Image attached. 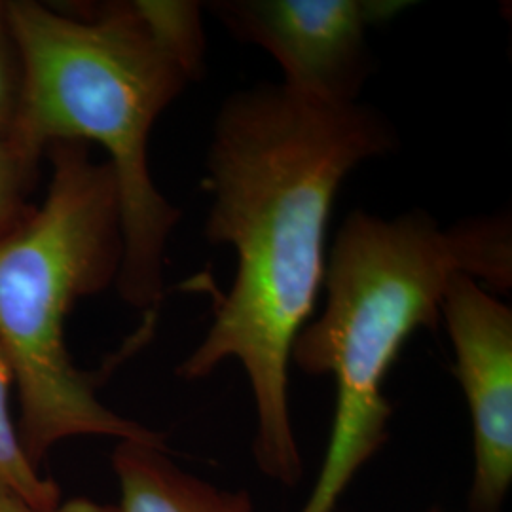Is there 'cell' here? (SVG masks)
Returning <instances> with one entry per match:
<instances>
[{
  "label": "cell",
  "instance_id": "6",
  "mask_svg": "<svg viewBox=\"0 0 512 512\" xmlns=\"http://www.w3.org/2000/svg\"><path fill=\"white\" fill-rule=\"evenodd\" d=\"M473 425V512H499L512 484V310L471 275H454L440 304Z\"/></svg>",
  "mask_w": 512,
  "mask_h": 512
},
{
  "label": "cell",
  "instance_id": "2",
  "mask_svg": "<svg viewBox=\"0 0 512 512\" xmlns=\"http://www.w3.org/2000/svg\"><path fill=\"white\" fill-rule=\"evenodd\" d=\"M8 19L23 69L10 139L35 165L61 141L107 152L124 243L116 287L131 306L156 310L181 211L152 181L148 137L205 69L202 4L135 0L69 14L23 0L8 2Z\"/></svg>",
  "mask_w": 512,
  "mask_h": 512
},
{
  "label": "cell",
  "instance_id": "7",
  "mask_svg": "<svg viewBox=\"0 0 512 512\" xmlns=\"http://www.w3.org/2000/svg\"><path fill=\"white\" fill-rule=\"evenodd\" d=\"M118 512H255L247 492L222 490L165 456V446L120 440L112 456Z\"/></svg>",
  "mask_w": 512,
  "mask_h": 512
},
{
  "label": "cell",
  "instance_id": "3",
  "mask_svg": "<svg viewBox=\"0 0 512 512\" xmlns=\"http://www.w3.org/2000/svg\"><path fill=\"white\" fill-rule=\"evenodd\" d=\"M494 294L512 285L511 219L476 217L442 228L414 209L393 219L351 211L325 272V306L294 342L291 363L336 387L329 446L300 512H332L387 440L393 406L387 374L418 329L437 330L454 275Z\"/></svg>",
  "mask_w": 512,
  "mask_h": 512
},
{
  "label": "cell",
  "instance_id": "8",
  "mask_svg": "<svg viewBox=\"0 0 512 512\" xmlns=\"http://www.w3.org/2000/svg\"><path fill=\"white\" fill-rule=\"evenodd\" d=\"M12 384V370L0 351V497L16 499L35 509H55L61 505V492L27 458L10 416L8 395Z\"/></svg>",
  "mask_w": 512,
  "mask_h": 512
},
{
  "label": "cell",
  "instance_id": "11",
  "mask_svg": "<svg viewBox=\"0 0 512 512\" xmlns=\"http://www.w3.org/2000/svg\"><path fill=\"white\" fill-rule=\"evenodd\" d=\"M0 512H118V507L101 505L90 499H73L69 503H61L55 509H35L27 503H21L16 499H4L0 497Z\"/></svg>",
  "mask_w": 512,
  "mask_h": 512
},
{
  "label": "cell",
  "instance_id": "9",
  "mask_svg": "<svg viewBox=\"0 0 512 512\" xmlns=\"http://www.w3.org/2000/svg\"><path fill=\"white\" fill-rule=\"evenodd\" d=\"M35 167L10 137L0 135V238L14 230L31 211L25 198L35 177Z\"/></svg>",
  "mask_w": 512,
  "mask_h": 512
},
{
  "label": "cell",
  "instance_id": "1",
  "mask_svg": "<svg viewBox=\"0 0 512 512\" xmlns=\"http://www.w3.org/2000/svg\"><path fill=\"white\" fill-rule=\"evenodd\" d=\"M399 147L382 112L325 105L283 84H256L220 107L207 152L205 238L236 253L228 294L177 374L202 380L228 359L243 366L256 410L258 469L285 486L302 476L289 410L294 342L327 272L332 203L351 171Z\"/></svg>",
  "mask_w": 512,
  "mask_h": 512
},
{
  "label": "cell",
  "instance_id": "4",
  "mask_svg": "<svg viewBox=\"0 0 512 512\" xmlns=\"http://www.w3.org/2000/svg\"><path fill=\"white\" fill-rule=\"evenodd\" d=\"M44 202L0 238V351L21 404L19 439L35 467L61 440L114 437L165 446L164 435L97 397L99 374L74 365L65 323L80 298L116 283L124 243L118 183L84 143L48 147Z\"/></svg>",
  "mask_w": 512,
  "mask_h": 512
},
{
  "label": "cell",
  "instance_id": "10",
  "mask_svg": "<svg viewBox=\"0 0 512 512\" xmlns=\"http://www.w3.org/2000/svg\"><path fill=\"white\" fill-rule=\"evenodd\" d=\"M23 69L8 19V2H0V135L10 137L18 116Z\"/></svg>",
  "mask_w": 512,
  "mask_h": 512
},
{
  "label": "cell",
  "instance_id": "5",
  "mask_svg": "<svg viewBox=\"0 0 512 512\" xmlns=\"http://www.w3.org/2000/svg\"><path fill=\"white\" fill-rule=\"evenodd\" d=\"M207 6L232 37L274 57L283 86L325 105H353L372 73L368 31L412 2L217 0Z\"/></svg>",
  "mask_w": 512,
  "mask_h": 512
}]
</instances>
